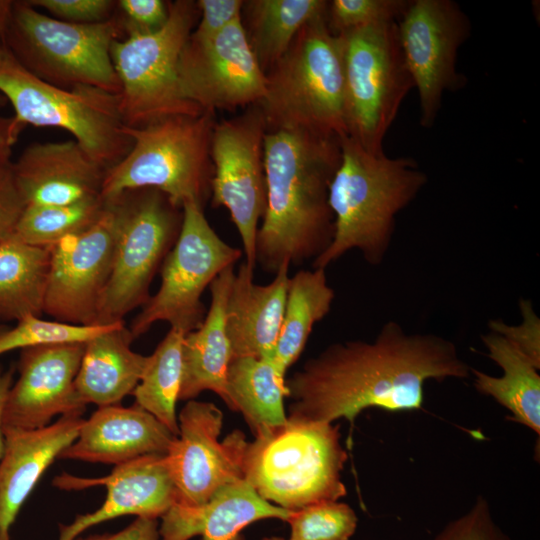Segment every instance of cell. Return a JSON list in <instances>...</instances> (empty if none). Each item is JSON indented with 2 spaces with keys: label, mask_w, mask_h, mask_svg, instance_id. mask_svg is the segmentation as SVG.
<instances>
[{
  "label": "cell",
  "mask_w": 540,
  "mask_h": 540,
  "mask_svg": "<svg viewBox=\"0 0 540 540\" xmlns=\"http://www.w3.org/2000/svg\"><path fill=\"white\" fill-rule=\"evenodd\" d=\"M8 329H9V326L0 324V335L4 333L5 331H7Z\"/></svg>",
  "instance_id": "cell-48"
},
{
  "label": "cell",
  "mask_w": 540,
  "mask_h": 540,
  "mask_svg": "<svg viewBox=\"0 0 540 540\" xmlns=\"http://www.w3.org/2000/svg\"><path fill=\"white\" fill-rule=\"evenodd\" d=\"M471 368L451 340L433 333H408L384 323L373 340L329 345L285 380L292 399L289 418L351 426L364 409H421L429 380L466 379Z\"/></svg>",
  "instance_id": "cell-1"
},
{
  "label": "cell",
  "mask_w": 540,
  "mask_h": 540,
  "mask_svg": "<svg viewBox=\"0 0 540 540\" xmlns=\"http://www.w3.org/2000/svg\"><path fill=\"white\" fill-rule=\"evenodd\" d=\"M292 511L264 500L244 479L219 488L203 505H172L161 517L160 540H242L249 524L269 518L287 521Z\"/></svg>",
  "instance_id": "cell-24"
},
{
  "label": "cell",
  "mask_w": 540,
  "mask_h": 540,
  "mask_svg": "<svg viewBox=\"0 0 540 540\" xmlns=\"http://www.w3.org/2000/svg\"><path fill=\"white\" fill-rule=\"evenodd\" d=\"M175 438L136 404L104 406L84 420L76 440L59 458L120 465L144 455H164Z\"/></svg>",
  "instance_id": "cell-23"
},
{
  "label": "cell",
  "mask_w": 540,
  "mask_h": 540,
  "mask_svg": "<svg viewBox=\"0 0 540 540\" xmlns=\"http://www.w3.org/2000/svg\"><path fill=\"white\" fill-rule=\"evenodd\" d=\"M113 324L74 325L28 315L0 335V355L16 349L22 350L42 345L85 343Z\"/></svg>",
  "instance_id": "cell-34"
},
{
  "label": "cell",
  "mask_w": 540,
  "mask_h": 540,
  "mask_svg": "<svg viewBox=\"0 0 540 540\" xmlns=\"http://www.w3.org/2000/svg\"><path fill=\"white\" fill-rule=\"evenodd\" d=\"M434 540H511L495 522L490 505L478 496L462 516L450 521Z\"/></svg>",
  "instance_id": "cell-38"
},
{
  "label": "cell",
  "mask_w": 540,
  "mask_h": 540,
  "mask_svg": "<svg viewBox=\"0 0 540 540\" xmlns=\"http://www.w3.org/2000/svg\"><path fill=\"white\" fill-rule=\"evenodd\" d=\"M48 266V248L15 235L0 242V321L43 314Z\"/></svg>",
  "instance_id": "cell-31"
},
{
  "label": "cell",
  "mask_w": 540,
  "mask_h": 540,
  "mask_svg": "<svg viewBox=\"0 0 540 540\" xmlns=\"http://www.w3.org/2000/svg\"><path fill=\"white\" fill-rule=\"evenodd\" d=\"M80 415L61 416L49 425L4 435L0 458V540L46 469L77 438L84 423Z\"/></svg>",
  "instance_id": "cell-22"
},
{
  "label": "cell",
  "mask_w": 540,
  "mask_h": 540,
  "mask_svg": "<svg viewBox=\"0 0 540 540\" xmlns=\"http://www.w3.org/2000/svg\"><path fill=\"white\" fill-rule=\"evenodd\" d=\"M53 485L77 490L104 485L107 495L94 512L78 515L68 525H60L58 540H75L89 527L124 516L157 519L174 504L175 487L163 454H150L116 465L101 478H80L67 473L55 477Z\"/></svg>",
  "instance_id": "cell-19"
},
{
  "label": "cell",
  "mask_w": 540,
  "mask_h": 540,
  "mask_svg": "<svg viewBox=\"0 0 540 540\" xmlns=\"http://www.w3.org/2000/svg\"><path fill=\"white\" fill-rule=\"evenodd\" d=\"M340 140L300 130L266 131L267 200L256 237V263L265 272L315 260L330 245L329 187L340 163Z\"/></svg>",
  "instance_id": "cell-2"
},
{
  "label": "cell",
  "mask_w": 540,
  "mask_h": 540,
  "mask_svg": "<svg viewBox=\"0 0 540 540\" xmlns=\"http://www.w3.org/2000/svg\"><path fill=\"white\" fill-rule=\"evenodd\" d=\"M262 540H285V539L280 538V537H266V538H264Z\"/></svg>",
  "instance_id": "cell-49"
},
{
  "label": "cell",
  "mask_w": 540,
  "mask_h": 540,
  "mask_svg": "<svg viewBox=\"0 0 540 540\" xmlns=\"http://www.w3.org/2000/svg\"><path fill=\"white\" fill-rule=\"evenodd\" d=\"M198 19L197 1H170L169 17L161 29L112 43L111 59L120 84L119 110L127 127L204 112L183 97L178 81L179 57Z\"/></svg>",
  "instance_id": "cell-10"
},
{
  "label": "cell",
  "mask_w": 540,
  "mask_h": 540,
  "mask_svg": "<svg viewBox=\"0 0 540 540\" xmlns=\"http://www.w3.org/2000/svg\"><path fill=\"white\" fill-rule=\"evenodd\" d=\"M234 266L224 269L210 284L211 302L202 324L184 337L183 373L179 400H192L201 392H215L226 404V377L231 347L225 315Z\"/></svg>",
  "instance_id": "cell-25"
},
{
  "label": "cell",
  "mask_w": 540,
  "mask_h": 540,
  "mask_svg": "<svg viewBox=\"0 0 540 540\" xmlns=\"http://www.w3.org/2000/svg\"><path fill=\"white\" fill-rule=\"evenodd\" d=\"M48 249L43 314L64 323L96 325L114 251L113 219L106 204L95 224Z\"/></svg>",
  "instance_id": "cell-17"
},
{
  "label": "cell",
  "mask_w": 540,
  "mask_h": 540,
  "mask_svg": "<svg viewBox=\"0 0 540 540\" xmlns=\"http://www.w3.org/2000/svg\"><path fill=\"white\" fill-rule=\"evenodd\" d=\"M396 23L404 60L419 95L420 124L430 128L444 93L466 85L456 63L460 47L470 37L471 22L452 0H410Z\"/></svg>",
  "instance_id": "cell-14"
},
{
  "label": "cell",
  "mask_w": 540,
  "mask_h": 540,
  "mask_svg": "<svg viewBox=\"0 0 540 540\" xmlns=\"http://www.w3.org/2000/svg\"><path fill=\"white\" fill-rule=\"evenodd\" d=\"M410 0L329 1L326 21L334 34L382 22H397Z\"/></svg>",
  "instance_id": "cell-36"
},
{
  "label": "cell",
  "mask_w": 540,
  "mask_h": 540,
  "mask_svg": "<svg viewBox=\"0 0 540 540\" xmlns=\"http://www.w3.org/2000/svg\"><path fill=\"white\" fill-rule=\"evenodd\" d=\"M346 460L339 425L287 417L283 425L247 442L242 471L264 500L296 511L345 496L341 472Z\"/></svg>",
  "instance_id": "cell-5"
},
{
  "label": "cell",
  "mask_w": 540,
  "mask_h": 540,
  "mask_svg": "<svg viewBox=\"0 0 540 540\" xmlns=\"http://www.w3.org/2000/svg\"><path fill=\"white\" fill-rule=\"evenodd\" d=\"M86 343V342H85ZM85 343H64L20 350L18 379L12 383L1 414L2 432L43 428L56 415H82L75 379Z\"/></svg>",
  "instance_id": "cell-18"
},
{
  "label": "cell",
  "mask_w": 540,
  "mask_h": 540,
  "mask_svg": "<svg viewBox=\"0 0 540 540\" xmlns=\"http://www.w3.org/2000/svg\"><path fill=\"white\" fill-rule=\"evenodd\" d=\"M179 236L160 268L161 284L131 322L134 338L159 321L185 334L197 329L206 310L201 301L204 290L226 268L234 266L242 251L226 243L204 215V208L189 202L183 205Z\"/></svg>",
  "instance_id": "cell-12"
},
{
  "label": "cell",
  "mask_w": 540,
  "mask_h": 540,
  "mask_svg": "<svg viewBox=\"0 0 540 540\" xmlns=\"http://www.w3.org/2000/svg\"><path fill=\"white\" fill-rule=\"evenodd\" d=\"M11 162L0 166V242L15 234L26 205L17 188Z\"/></svg>",
  "instance_id": "cell-42"
},
{
  "label": "cell",
  "mask_w": 540,
  "mask_h": 540,
  "mask_svg": "<svg viewBox=\"0 0 540 540\" xmlns=\"http://www.w3.org/2000/svg\"><path fill=\"white\" fill-rule=\"evenodd\" d=\"M284 378L272 360L255 357L232 358L227 370V406L243 414L255 437L283 425L287 416Z\"/></svg>",
  "instance_id": "cell-28"
},
{
  "label": "cell",
  "mask_w": 540,
  "mask_h": 540,
  "mask_svg": "<svg viewBox=\"0 0 540 540\" xmlns=\"http://www.w3.org/2000/svg\"><path fill=\"white\" fill-rule=\"evenodd\" d=\"M522 322L508 325L502 320H490L489 331L498 333L514 345L538 369H540V319L529 300L519 302Z\"/></svg>",
  "instance_id": "cell-40"
},
{
  "label": "cell",
  "mask_w": 540,
  "mask_h": 540,
  "mask_svg": "<svg viewBox=\"0 0 540 540\" xmlns=\"http://www.w3.org/2000/svg\"><path fill=\"white\" fill-rule=\"evenodd\" d=\"M335 292L324 268L299 270L289 278L285 310L275 354L277 373L286 379L288 369L303 352L314 325L330 312Z\"/></svg>",
  "instance_id": "cell-29"
},
{
  "label": "cell",
  "mask_w": 540,
  "mask_h": 540,
  "mask_svg": "<svg viewBox=\"0 0 540 540\" xmlns=\"http://www.w3.org/2000/svg\"><path fill=\"white\" fill-rule=\"evenodd\" d=\"M104 209L102 197L61 206H27L14 235L25 243L48 248L91 227Z\"/></svg>",
  "instance_id": "cell-33"
},
{
  "label": "cell",
  "mask_w": 540,
  "mask_h": 540,
  "mask_svg": "<svg viewBox=\"0 0 540 540\" xmlns=\"http://www.w3.org/2000/svg\"><path fill=\"white\" fill-rule=\"evenodd\" d=\"M11 168L26 207L100 198L107 171L74 139L32 143Z\"/></svg>",
  "instance_id": "cell-20"
},
{
  "label": "cell",
  "mask_w": 540,
  "mask_h": 540,
  "mask_svg": "<svg viewBox=\"0 0 540 540\" xmlns=\"http://www.w3.org/2000/svg\"><path fill=\"white\" fill-rule=\"evenodd\" d=\"M122 39L112 17L97 24L57 20L27 0H13L2 42L30 73L52 85L88 86L119 94L111 46Z\"/></svg>",
  "instance_id": "cell-8"
},
{
  "label": "cell",
  "mask_w": 540,
  "mask_h": 540,
  "mask_svg": "<svg viewBox=\"0 0 540 540\" xmlns=\"http://www.w3.org/2000/svg\"><path fill=\"white\" fill-rule=\"evenodd\" d=\"M326 16L304 25L265 73V94L257 105L266 131L348 136L343 41Z\"/></svg>",
  "instance_id": "cell-4"
},
{
  "label": "cell",
  "mask_w": 540,
  "mask_h": 540,
  "mask_svg": "<svg viewBox=\"0 0 540 540\" xmlns=\"http://www.w3.org/2000/svg\"><path fill=\"white\" fill-rule=\"evenodd\" d=\"M266 124L257 104L239 116L216 122L211 139V204L225 207L244 248L245 263L256 267V237L266 209L264 166Z\"/></svg>",
  "instance_id": "cell-13"
},
{
  "label": "cell",
  "mask_w": 540,
  "mask_h": 540,
  "mask_svg": "<svg viewBox=\"0 0 540 540\" xmlns=\"http://www.w3.org/2000/svg\"><path fill=\"white\" fill-rule=\"evenodd\" d=\"M170 1L118 0L113 15L122 39L158 31L169 17Z\"/></svg>",
  "instance_id": "cell-37"
},
{
  "label": "cell",
  "mask_w": 540,
  "mask_h": 540,
  "mask_svg": "<svg viewBox=\"0 0 540 540\" xmlns=\"http://www.w3.org/2000/svg\"><path fill=\"white\" fill-rule=\"evenodd\" d=\"M21 131L13 117L0 114V166L12 161V148Z\"/></svg>",
  "instance_id": "cell-44"
},
{
  "label": "cell",
  "mask_w": 540,
  "mask_h": 540,
  "mask_svg": "<svg viewBox=\"0 0 540 540\" xmlns=\"http://www.w3.org/2000/svg\"><path fill=\"white\" fill-rule=\"evenodd\" d=\"M12 5L13 0H0V39L6 30Z\"/></svg>",
  "instance_id": "cell-46"
},
{
  "label": "cell",
  "mask_w": 540,
  "mask_h": 540,
  "mask_svg": "<svg viewBox=\"0 0 540 540\" xmlns=\"http://www.w3.org/2000/svg\"><path fill=\"white\" fill-rule=\"evenodd\" d=\"M133 339L121 321L85 343L75 379L77 393L85 405H118L132 394L148 359L131 349Z\"/></svg>",
  "instance_id": "cell-26"
},
{
  "label": "cell",
  "mask_w": 540,
  "mask_h": 540,
  "mask_svg": "<svg viewBox=\"0 0 540 540\" xmlns=\"http://www.w3.org/2000/svg\"><path fill=\"white\" fill-rule=\"evenodd\" d=\"M488 357L502 369L500 377L471 368L475 389L492 397L520 423L540 434V375L538 368L502 335H481Z\"/></svg>",
  "instance_id": "cell-27"
},
{
  "label": "cell",
  "mask_w": 540,
  "mask_h": 540,
  "mask_svg": "<svg viewBox=\"0 0 540 540\" xmlns=\"http://www.w3.org/2000/svg\"><path fill=\"white\" fill-rule=\"evenodd\" d=\"M178 81L183 97L202 111H235L259 103L266 76L242 19L210 38L190 35L179 57Z\"/></svg>",
  "instance_id": "cell-15"
},
{
  "label": "cell",
  "mask_w": 540,
  "mask_h": 540,
  "mask_svg": "<svg viewBox=\"0 0 540 540\" xmlns=\"http://www.w3.org/2000/svg\"><path fill=\"white\" fill-rule=\"evenodd\" d=\"M30 5L57 20L73 24L109 21L116 10L115 0H27Z\"/></svg>",
  "instance_id": "cell-39"
},
{
  "label": "cell",
  "mask_w": 540,
  "mask_h": 540,
  "mask_svg": "<svg viewBox=\"0 0 540 540\" xmlns=\"http://www.w3.org/2000/svg\"><path fill=\"white\" fill-rule=\"evenodd\" d=\"M198 22L191 36L198 39L213 37L226 27L242 19V0H198Z\"/></svg>",
  "instance_id": "cell-41"
},
{
  "label": "cell",
  "mask_w": 540,
  "mask_h": 540,
  "mask_svg": "<svg viewBox=\"0 0 540 540\" xmlns=\"http://www.w3.org/2000/svg\"><path fill=\"white\" fill-rule=\"evenodd\" d=\"M289 540H348L356 531L358 518L347 504L324 501L292 511Z\"/></svg>",
  "instance_id": "cell-35"
},
{
  "label": "cell",
  "mask_w": 540,
  "mask_h": 540,
  "mask_svg": "<svg viewBox=\"0 0 540 540\" xmlns=\"http://www.w3.org/2000/svg\"><path fill=\"white\" fill-rule=\"evenodd\" d=\"M7 103V100L4 98V96L0 93V109L3 108Z\"/></svg>",
  "instance_id": "cell-47"
},
{
  "label": "cell",
  "mask_w": 540,
  "mask_h": 540,
  "mask_svg": "<svg viewBox=\"0 0 540 540\" xmlns=\"http://www.w3.org/2000/svg\"><path fill=\"white\" fill-rule=\"evenodd\" d=\"M103 199L113 219L114 251L96 325L124 321L147 302L151 282L174 246L183 220L182 208L154 188L126 190Z\"/></svg>",
  "instance_id": "cell-9"
},
{
  "label": "cell",
  "mask_w": 540,
  "mask_h": 540,
  "mask_svg": "<svg viewBox=\"0 0 540 540\" xmlns=\"http://www.w3.org/2000/svg\"><path fill=\"white\" fill-rule=\"evenodd\" d=\"M0 93L11 103L20 129L26 125L63 129L107 170L131 148L117 94L47 83L25 69L1 39Z\"/></svg>",
  "instance_id": "cell-7"
},
{
  "label": "cell",
  "mask_w": 540,
  "mask_h": 540,
  "mask_svg": "<svg viewBox=\"0 0 540 540\" xmlns=\"http://www.w3.org/2000/svg\"><path fill=\"white\" fill-rule=\"evenodd\" d=\"M222 426L223 414L213 403L192 399L181 410L178 435L164 454L175 487L173 505H203L222 486L244 479L245 436L235 430L220 442Z\"/></svg>",
  "instance_id": "cell-16"
},
{
  "label": "cell",
  "mask_w": 540,
  "mask_h": 540,
  "mask_svg": "<svg viewBox=\"0 0 540 540\" xmlns=\"http://www.w3.org/2000/svg\"><path fill=\"white\" fill-rule=\"evenodd\" d=\"M215 113L175 115L130 128L128 153L106 171L102 198L126 190L154 188L177 207L193 202L204 208L211 197V139Z\"/></svg>",
  "instance_id": "cell-6"
},
{
  "label": "cell",
  "mask_w": 540,
  "mask_h": 540,
  "mask_svg": "<svg viewBox=\"0 0 540 540\" xmlns=\"http://www.w3.org/2000/svg\"><path fill=\"white\" fill-rule=\"evenodd\" d=\"M75 540H160V535L157 519L137 517L130 525L117 533Z\"/></svg>",
  "instance_id": "cell-43"
},
{
  "label": "cell",
  "mask_w": 540,
  "mask_h": 540,
  "mask_svg": "<svg viewBox=\"0 0 540 540\" xmlns=\"http://www.w3.org/2000/svg\"><path fill=\"white\" fill-rule=\"evenodd\" d=\"M341 158L329 187L334 233L312 268L326 269L350 250L381 264L391 245L397 215L426 185L415 160L372 154L349 136L340 140Z\"/></svg>",
  "instance_id": "cell-3"
},
{
  "label": "cell",
  "mask_w": 540,
  "mask_h": 540,
  "mask_svg": "<svg viewBox=\"0 0 540 540\" xmlns=\"http://www.w3.org/2000/svg\"><path fill=\"white\" fill-rule=\"evenodd\" d=\"M325 0L244 1L249 44L266 73L288 50L301 28L327 15Z\"/></svg>",
  "instance_id": "cell-30"
},
{
  "label": "cell",
  "mask_w": 540,
  "mask_h": 540,
  "mask_svg": "<svg viewBox=\"0 0 540 540\" xmlns=\"http://www.w3.org/2000/svg\"><path fill=\"white\" fill-rule=\"evenodd\" d=\"M289 266L283 263L266 285L254 282L255 269L245 262L235 273L225 315L231 359H273L285 310Z\"/></svg>",
  "instance_id": "cell-21"
},
{
  "label": "cell",
  "mask_w": 540,
  "mask_h": 540,
  "mask_svg": "<svg viewBox=\"0 0 540 540\" xmlns=\"http://www.w3.org/2000/svg\"><path fill=\"white\" fill-rule=\"evenodd\" d=\"M348 136L372 154H383L387 131L414 88L397 23L342 32Z\"/></svg>",
  "instance_id": "cell-11"
},
{
  "label": "cell",
  "mask_w": 540,
  "mask_h": 540,
  "mask_svg": "<svg viewBox=\"0 0 540 540\" xmlns=\"http://www.w3.org/2000/svg\"><path fill=\"white\" fill-rule=\"evenodd\" d=\"M185 333L171 327L154 352L132 394L135 404L178 435L176 403L182 382V348Z\"/></svg>",
  "instance_id": "cell-32"
},
{
  "label": "cell",
  "mask_w": 540,
  "mask_h": 540,
  "mask_svg": "<svg viewBox=\"0 0 540 540\" xmlns=\"http://www.w3.org/2000/svg\"><path fill=\"white\" fill-rule=\"evenodd\" d=\"M13 375H14L13 368H9L5 370L0 365V458L2 456L3 449H4V435L2 432V426H1V414H2V408H3L6 395L13 383Z\"/></svg>",
  "instance_id": "cell-45"
}]
</instances>
